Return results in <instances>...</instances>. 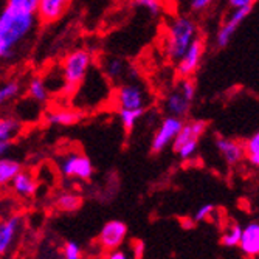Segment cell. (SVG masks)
<instances>
[{"instance_id": "cell-33", "label": "cell", "mask_w": 259, "mask_h": 259, "mask_svg": "<svg viewBox=\"0 0 259 259\" xmlns=\"http://www.w3.org/2000/svg\"><path fill=\"white\" fill-rule=\"evenodd\" d=\"M134 250H135V259H141V254H143V250H145V244L141 241H137Z\"/></svg>"}, {"instance_id": "cell-9", "label": "cell", "mask_w": 259, "mask_h": 259, "mask_svg": "<svg viewBox=\"0 0 259 259\" xmlns=\"http://www.w3.org/2000/svg\"><path fill=\"white\" fill-rule=\"evenodd\" d=\"M216 149L228 166H234L245 158V143L228 137L216 138Z\"/></svg>"}, {"instance_id": "cell-16", "label": "cell", "mask_w": 259, "mask_h": 259, "mask_svg": "<svg viewBox=\"0 0 259 259\" xmlns=\"http://www.w3.org/2000/svg\"><path fill=\"white\" fill-rule=\"evenodd\" d=\"M45 120L50 126H61V127H68V126H73L81 120V113L73 110V109H55L47 112L45 115Z\"/></svg>"}, {"instance_id": "cell-25", "label": "cell", "mask_w": 259, "mask_h": 259, "mask_svg": "<svg viewBox=\"0 0 259 259\" xmlns=\"http://www.w3.org/2000/svg\"><path fill=\"white\" fill-rule=\"evenodd\" d=\"M132 5L151 17H158L164 11V0H132Z\"/></svg>"}, {"instance_id": "cell-21", "label": "cell", "mask_w": 259, "mask_h": 259, "mask_svg": "<svg viewBox=\"0 0 259 259\" xmlns=\"http://www.w3.org/2000/svg\"><path fill=\"white\" fill-rule=\"evenodd\" d=\"M23 87L22 82L17 78H10L7 79L2 85H0V104L5 106L8 103H13L20 97Z\"/></svg>"}, {"instance_id": "cell-6", "label": "cell", "mask_w": 259, "mask_h": 259, "mask_svg": "<svg viewBox=\"0 0 259 259\" xmlns=\"http://www.w3.org/2000/svg\"><path fill=\"white\" fill-rule=\"evenodd\" d=\"M183 124H185L183 118H179V116H172V115L164 116L154 132V137L151 141V151L154 154H160L164 149L172 146Z\"/></svg>"}, {"instance_id": "cell-18", "label": "cell", "mask_w": 259, "mask_h": 259, "mask_svg": "<svg viewBox=\"0 0 259 259\" xmlns=\"http://www.w3.org/2000/svg\"><path fill=\"white\" fill-rule=\"evenodd\" d=\"M239 247L242 253L247 256L259 254V224L257 222H251L244 228Z\"/></svg>"}, {"instance_id": "cell-20", "label": "cell", "mask_w": 259, "mask_h": 259, "mask_svg": "<svg viewBox=\"0 0 259 259\" xmlns=\"http://www.w3.org/2000/svg\"><path fill=\"white\" fill-rule=\"evenodd\" d=\"M22 169V163L16 158L4 157L0 160V183L8 185L14 180L17 174H20Z\"/></svg>"}, {"instance_id": "cell-17", "label": "cell", "mask_w": 259, "mask_h": 259, "mask_svg": "<svg viewBox=\"0 0 259 259\" xmlns=\"http://www.w3.org/2000/svg\"><path fill=\"white\" fill-rule=\"evenodd\" d=\"M11 185V190L23 199H30L36 194L37 191V182L33 177V174L27 172V171H22L20 174H17L14 177V180L10 183Z\"/></svg>"}, {"instance_id": "cell-15", "label": "cell", "mask_w": 259, "mask_h": 259, "mask_svg": "<svg viewBox=\"0 0 259 259\" xmlns=\"http://www.w3.org/2000/svg\"><path fill=\"white\" fill-rule=\"evenodd\" d=\"M129 70L131 67L126 64L124 59L116 58V56H110L103 62V73L104 78L112 81V82H120L124 78H129Z\"/></svg>"}, {"instance_id": "cell-4", "label": "cell", "mask_w": 259, "mask_h": 259, "mask_svg": "<svg viewBox=\"0 0 259 259\" xmlns=\"http://www.w3.org/2000/svg\"><path fill=\"white\" fill-rule=\"evenodd\" d=\"M58 169L59 172L67 179H79V180H89L93 176V164L90 158L76 151L70 149L58 157Z\"/></svg>"}, {"instance_id": "cell-11", "label": "cell", "mask_w": 259, "mask_h": 259, "mask_svg": "<svg viewBox=\"0 0 259 259\" xmlns=\"http://www.w3.org/2000/svg\"><path fill=\"white\" fill-rule=\"evenodd\" d=\"M73 0H40L37 8V17L42 23H53L58 22Z\"/></svg>"}, {"instance_id": "cell-32", "label": "cell", "mask_w": 259, "mask_h": 259, "mask_svg": "<svg viewBox=\"0 0 259 259\" xmlns=\"http://www.w3.org/2000/svg\"><path fill=\"white\" fill-rule=\"evenodd\" d=\"M257 0H227V4L231 10H238V8H251Z\"/></svg>"}, {"instance_id": "cell-27", "label": "cell", "mask_w": 259, "mask_h": 259, "mask_svg": "<svg viewBox=\"0 0 259 259\" xmlns=\"http://www.w3.org/2000/svg\"><path fill=\"white\" fill-rule=\"evenodd\" d=\"M56 205L62 211H75L81 206V197L75 193H64L58 197Z\"/></svg>"}, {"instance_id": "cell-22", "label": "cell", "mask_w": 259, "mask_h": 259, "mask_svg": "<svg viewBox=\"0 0 259 259\" xmlns=\"http://www.w3.org/2000/svg\"><path fill=\"white\" fill-rule=\"evenodd\" d=\"M22 124L13 115H7L0 120V143H11V140L19 134Z\"/></svg>"}, {"instance_id": "cell-28", "label": "cell", "mask_w": 259, "mask_h": 259, "mask_svg": "<svg viewBox=\"0 0 259 259\" xmlns=\"http://www.w3.org/2000/svg\"><path fill=\"white\" fill-rule=\"evenodd\" d=\"M242 231L244 228H241L239 225H231L221 238V244L224 247H234L241 244V238H242Z\"/></svg>"}, {"instance_id": "cell-8", "label": "cell", "mask_w": 259, "mask_h": 259, "mask_svg": "<svg viewBox=\"0 0 259 259\" xmlns=\"http://www.w3.org/2000/svg\"><path fill=\"white\" fill-rule=\"evenodd\" d=\"M205 53V44L199 37L196 39L190 49L186 50V53L177 61V73L180 78H191L202 64V58Z\"/></svg>"}, {"instance_id": "cell-19", "label": "cell", "mask_w": 259, "mask_h": 259, "mask_svg": "<svg viewBox=\"0 0 259 259\" xmlns=\"http://www.w3.org/2000/svg\"><path fill=\"white\" fill-rule=\"evenodd\" d=\"M27 93L34 104H45L50 98V89L47 81L40 76H33L27 85Z\"/></svg>"}, {"instance_id": "cell-34", "label": "cell", "mask_w": 259, "mask_h": 259, "mask_svg": "<svg viewBox=\"0 0 259 259\" xmlns=\"http://www.w3.org/2000/svg\"><path fill=\"white\" fill-rule=\"evenodd\" d=\"M109 259H127V256H126L123 251H113V253L109 256Z\"/></svg>"}, {"instance_id": "cell-24", "label": "cell", "mask_w": 259, "mask_h": 259, "mask_svg": "<svg viewBox=\"0 0 259 259\" xmlns=\"http://www.w3.org/2000/svg\"><path fill=\"white\" fill-rule=\"evenodd\" d=\"M245 158L254 168H259V129L245 141Z\"/></svg>"}, {"instance_id": "cell-7", "label": "cell", "mask_w": 259, "mask_h": 259, "mask_svg": "<svg viewBox=\"0 0 259 259\" xmlns=\"http://www.w3.org/2000/svg\"><path fill=\"white\" fill-rule=\"evenodd\" d=\"M251 8H238V10H231L230 16L224 20V23L219 27L214 36V44L218 49H225L230 45L234 33L238 31L241 27V23L248 17Z\"/></svg>"}, {"instance_id": "cell-13", "label": "cell", "mask_w": 259, "mask_h": 259, "mask_svg": "<svg viewBox=\"0 0 259 259\" xmlns=\"http://www.w3.org/2000/svg\"><path fill=\"white\" fill-rule=\"evenodd\" d=\"M206 121L203 120H191V121H185L180 134L177 135L174 145H172V149L185 145V143H190V141H200L202 135L205 134L206 131Z\"/></svg>"}, {"instance_id": "cell-14", "label": "cell", "mask_w": 259, "mask_h": 259, "mask_svg": "<svg viewBox=\"0 0 259 259\" xmlns=\"http://www.w3.org/2000/svg\"><path fill=\"white\" fill-rule=\"evenodd\" d=\"M20 227H22V218L17 214L8 218L0 225V253L2 254H5L7 250L11 247L13 241L20 231Z\"/></svg>"}, {"instance_id": "cell-12", "label": "cell", "mask_w": 259, "mask_h": 259, "mask_svg": "<svg viewBox=\"0 0 259 259\" xmlns=\"http://www.w3.org/2000/svg\"><path fill=\"white\" fill-rule=\"evenodd\" d=\"M191 103L186 98V95L182 92V89L177 85L174 87L166 97H164L163 101V107L166 115H172V116H179V118H185L186 113L190 112Z\"/></svg>"}, {"instance_id": "cell-30", "label": "cell", "mask_w": 259, "mask_h": 259, "mask_svg": "<svg viewBox=\"0 0 259 259\" xmlns=\"http://www.w3.org/2000/svg\"><path fill=\"white\" fill-rule=\"evenodd\" d=\"M64 259H81V247L73 241L67 242L64 247Z\"/></svg>"}, {"instance_id": "cell-31", "label": "cell", "mask_w": 259, "mask_h": 259, "mask_svg": "<svg viewBox=\"0 0 259 259\" xmlns=\"http://www.w3.org/2000/svg\"><path fill=\"white\" fill-rule=\"evenodd\" d=\"M214 211V206L208 203V205H202L197 211H196V214H194V222H203L208 219V216L213 213Z\"/></svg>"}, {"instance_id": "cell-3", "label": "cell", "mask_w": 259, "mask_h": 259, "mask_svg": "<svg viewBox=\"0 0 259 259\" xmlns=\"http://www.w3.org/2000/svg\"><path fill=\"white\" fill-rule=\"evenodd\" d=\"M93 64V56L85 49H78L70 52L61 62V78L62 82L72 84L75 87L81 85L89 73Z\"/></svg>"}, {"instance_id": "cell-26", "label": "cell", "mask_w": 259, "mask_h": 259, "mask_svg": "<svg viewBox=\"0 0 259 259\" xmlns=\"http://www.w3.org/2000/svg\"><path fill=\"white\" fill-rule=\"evenodd\" d=\"M40 0H5L4 7L22 11V13H30V14H37Z\"/></svg>"}, {"instance_id": "cell-2", "label": "cell", "mask_w": 259, "mask_h": 259, "mask_svg": "<svg viewBox=\"0 0 259 259\" xmlns=\"http://www.w3.org/2000/svg\"><path fill=\"white\" fill-rule=\"evenodd\" d=\"M196 39H199L197 22L190 14H177L166 25L163 40L164 55L169 61L177 62Z\"/></svg>"}, {"instance_id": "cell-10", "label": "cell", "mask_w": 259, "mask_h": 259, "mask_svg": "<svg viewBox=\"0 0 259 259\" xmlns=\"http://www.w3.org/2000/svg\"><path fill=\"white\" fill-rule=\"evenodd\" d=\"M126 233H127V227L124 222L121 221H109L101 233H100V244L106 248V250H115L121 245V242L126 238Z\"/></svg>"}, {"instance_id": "cell-29", "label": "cell", "mask_w": 259, "mask_h": 259, "mask_svg": "<svg viewBox=\"0 0 259 259\" xmlns=\"http://www.w3.org/2000/svg\"><path fill=\"white\" fill-rule=\"evenodd\" d=\"M216 0H188V8L193 14H202L214 5Z\"/></svg>"}, {"instance_id": "cell-35", "label": "cell", "mask_w": 259, "mask_h": 259, "mask_svg": "<svg viewBox=\"0 0 259 259\" xmlns=\"http://www.w3.org/2000/svg\"><path fill=\"white\" fill-rule=\"evenodd\" d=\"M164 2H172V0H164Z\"/></svg>"}, {"instance_id": "cell-1", "label": "cell", "mask_w": 259, "mask_h": 259, "mask_svg": "<svg viewBox=\"0 0 259 259\" xmlns=\"http://www.w3.org/2000/svg\"><path fill=\"white\" fill-rule=\"evenodd\" d=\"M37 14L22 13L4 7L0 11V58L13 61L20 47L36 30Z\"/></svg>"}, {"instance_id": "cell-5", "label": "cell", "mask_w": 259, "mask_h": 259, "mask_svg": "<svg viewBox=\"0 0 259 259\" xmlns=\"http://www.w3.org/2000/svg\"><path fill=\"white\" fill-rule=\"evenodd\" d=\"M116 109H145L148 104V93L138 81L120 82L113 93Z\"/></svg>"}, {"instance_id": "cell-23", "label": "cell", "mask_w": 259, "mask_h": 259, "mask_svg": "<svg viewBox=\"0 0 259 259\" xmlns=\"http://www.w3.org/2000/svg\"><path fill=\"white\" fill-rule=\"evenodd\" d=\"M116 113H118L123 129L131 132L141 120V116L145 115V109H116Z\"/></svg>"}]
</instances>
